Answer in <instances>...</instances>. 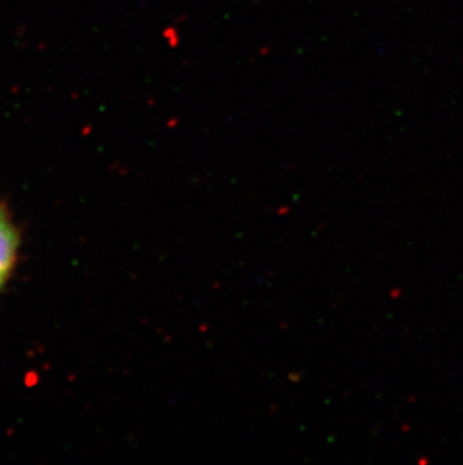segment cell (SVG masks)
<instances>
[{
  "label": "cell",
  "instance_id": "cell-1",
  "mask_svg": "<svg viewBox=\"0 0 463 465\" xmlns=\"http://www.w3.org/2000/svg\"><path fill=\"white\" fill-rule=\"evenodd\" d=\"M17 251V235L6 219L4 211L0 210V288L4 285L13 268L14 258Z\"/></svg>",
  "mask_w": 463,
  "mask_h": 465
}]
</instances>
